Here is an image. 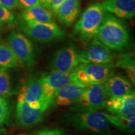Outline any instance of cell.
I'll use <instances>...</instances> for the list:
<instances>
[{"label":"cell","instance_id":"7c38bea8","mask_svg":"<svg viewBox=\"0 0 135 135\" xmlns=\"http://www.w3.org/2000/svg\"><path fill=\"white\" fill-rule=\"evenodd\" d=\"M43 109H33L23 100H18L16 105V117L20 126L25 129H29L37 125L43 120Z\"/></svg>","mask_w":135,"mask_h":135},{"label":"cell","instance_id":"4fadbf2b","mask_svg":"<svg viewBox=\"0 0 135 135\" xmlns=\"http://www.w3.org/2000/svg\"><path fill=\"white\" fill-rule=\"evenodd\" d=\"M86 87L78 81H73L56 91L53 103L58 106L71 105L80 98Z\"/></svg>","mask_w":135,"mask_h":135},{"label":"cell","instance_id":"2e32d148","mask_svg":"<svg viewBox=\"0 0 135 135\" xmlns=\"http://www.w3.org/2000/svg\"><path fill=\"white\" fill-rule=\"evenodd\" d=\"M103 85L109 98L124 95L132 91L133 87L128 77L114 73L110 76Z\"/></svg>","mask_w":135,"mask_h":135},{"label":"cell","instance_id":"9a60e30c","mask_svg":"<svg viewBox=\"0 0 135 135\" xmlns=\"http://www.w3.org/2000/svg\"><path fill=\"white\" fill-rule=\"evenodd\" d=\"M101 5L104 11L119 19H131L135 15V0H104Z\"/></svg>","mask_w":135,"mask_h":135},{"label":"cell","instance_id":"8fae6325","mask_svg":"<svg viewBox=\"0 0 135 135\" xmlns=\"http://www.w3.org/2000/svg\"><path fill=\"white\" fill-rule=\"evenodd\" d=\"M40 78L45 98L50 105L53 104L55 93L58 89L73 81H77L73 71L68 73L52 71L49 73H43Z\"/></svg>","mask_w":135,"mask_h":135},{"label":"cell","instance_id":"603a6c76","mask_svg":"<svg viewBox=\"0 0 135 135\" xmlns=\"http://www.w3.org/2000/svg\"><path fill=\"white\" fill-rule=\"evenodd\" d=\"M11 108L6 98L0 97V126L7 124L9 121Z\"/></svg>","mask_w":135,"mask_h":135},{"label":"cell","instance_id":"44dd1931","mask_svg":"<svg viewBox=\"0 0 135 135\" xmlns=\"http://www.w3.org/2000/svg\"><path fill=\"white\" fill-rule=\"evenodd\" d=\"M18 65L19 61L8 43L0 44V67L13 68Z\"/></svg>","mask_w":135,"mask_h":135},{"label":"cell","instance_id":"484cf974","mask_svg":"<svg viewBox=\"0 0 135 135\" xmlns=\"http://www.w3.org/2000/svg\"><path fill=\"white\" fill-rule=\"evenodd\" d=\"M18 7L26 9L32 6H40L39 0H18Z\"/></svg>","mask_w":135,"mask_h":135},{"label":"cell","instance_id":"7402d4cb","mask_svg":"<svg viewBox=\"0 0 135 135\" xmlns=\"http://www.w3.org/2000/svg\"><path fill=\"white\" fill-rule=\"evenodd\" d=\"M15 94L16 91L11 86L7 69L1 68L0 70V97L6 98Z\"/></svg>","mask_w":135,"mask_h":135},{"label":"cell","instance_id":"f546056e","mask_svg":"<svg viewBox=\"0 0 135 135\" xmlns=\"http://www.w3.org/2000/svg\"><path fill=\"white\" fill-rule=\"evenodd\" d=\"M8 133L7 129L4 128H0V135H6Z\"/></svg>","mask_w":135,"mask_h":135},{"label":"cell","instance_id":"277c9868","mask_svg":"<svg viewBox=\"0 0 135 135\" xmlns=\"http://www.w3.org/2000/svg\"><path fill=\"white\" fill-rule=\"evenodd\" d=\"M73 71L76 80L88 87L103 84L114 73V66L113 63H83L78 65Z\"/></svg>","mask_w":135,"mask_h":135},{"label":"cell","instance_id":"ba28073f","mask_svg":"<svg viewBox=\"0 0 135 135\" xmlns=\"http://www.w3.org/2000/svg\"><path fill=\"white\" fill-rule=\"evenodd\" d=\"M8 42L19 63L28 68L33 66L36 60V53L29 39L23 34L13 31L8 35Z\"/></svg>","mask_w":135,"mask_h":135},{"label":"cell","instance_id":"f1b7e54d","mask_svg":"<svg viewBox=\"0 0 135 135\" xmlns=\"http://www.w3.org/2000/svg\"><path fill=\"white\" fill-rule=\"evenodd\" d=\"M40 6L42 7L46 8L51 11V0H39Z\"/></svg>","mask_w":135,"mask_h":135},{"label":"cell","instance_id":"d6a6232c","mask_svg":"<svg viewBox=\"0 0 135 135\" xmlns=\"http://www.w3.org/2000/svg\"><path fill=\"white\" fill-rule=\"evenodd\" d=\"M1 67H0V70H1Z\"/></svg>","mask_w":135,"mask_h":135},{"label":"cell","instance_id":"30bf717a","mask_svg":"<svg viewBox=\"0 0 135 135\" xmlns=\"http://www.w3.org/2000/svg\"><path fill=\"white\" fill-rule=\"evenodd\" d=\"M17 100H23L33 109L46 110L50 106L47 102L40 78L30 79L21 87Z\"/></svg>","mask_w":135,"mask_h":135},{"label":"cell","instance_id":"e0dca14e","mask_svg":"<svg viewBox=\"0 0 135 135\" xmlns=\"http://www.w3.org/2000/svg\"><path fill=\"white\" fill-rule=\"evenodd\" d=\"M80 0H66L56 13L58 21L66 27H70L76 21L80 14Z\"/></svg>","mask_w":135,"mask_h":135},{"label":"cell","instance_id":"83f0119b","mask_svg":"<svg viewBox=\"0 0 135 135\" xmlns=\"http://www.w3.org/2000/svg\"><path fill=\"white\" fill-rule=\"evenodd\" d=\"M66 0H51V11L56 13L58 11V8Z\"/></svg>","mask_w":135,"mask_h":135},{"label":"cell","instance_id":"4dcf8cb0","mask_svg":"<svg viewBox=\"0 0 135 135\" xmlns=\"http://www.w3.org/2000/svg\"><path fill=\"white\" fill-rule=\"evenodd\" d=\"M16 135H29L27 134H16Z\"/></svg>","mask_w":135,"mask_h":135},{"label":"cell","instance_id":"7a4b0ae2","mask_svg":"<svg viewBox=\"0 0 135 135\" xmlns=\"http://www.w3.org/2000/svg\"><path fill=\"white\" fill-rule=\"evenodd\" d=\"M96 38L111 50L118 51L127 49L130 42L127 25L111 13L104 15Z\"/></svg>","mask_w":135,"mask_h":135},{"label":"cell","instance_id":"52a82bcc","mask_svg":"<svg viewBox=\"0 0 135 135\" xmlns=\"http://www.w3.org/2000/svg\"><path fill=\"white\" fill-rule=\"evenodd\" d=\"M79 61L86 64H109L116 60L115 54L97 38L79 51Z\"/></svg>","mask_w":135,"mask_h":135},{"label":"cell","instance_id":"5bb4252c","mask_svg":"<svg viewBox=\"0 0 135 135\" xmlns=\"http://www.w3.org/2000/svg\"><path fill=\"white\" fill-rule=\"evenodd\" d=\"M105 108L113 115H126L134 112L135 93L134 90L121 97L110 98L106 102Z\"/></svg>","mask_w":135,"mask_h":135},{"label":"cell","instance_id":"cb8c5ba5","mask_svg":"<svg viewBox=\"0 0 135 135\" xmlns=\"http://www.w3.org/2000/svg\"><path fill=\"white\" fill-rule=\"evenodd\" d=\"M14 19V15L9 9L0 6V26L13 23Z\"/></svg>","mask_w":135,"mask_h":135},{"label":"cell","instance_id":"4316f807","mask_svg":"<svg viewBox=\"0 0 135 135\" xmlns=\"http://www.w3.org/2000/svg\"><path fill=\"white\" fill-rule=\"evenodd\" d=\"M0 6L9 10L13 9L18 7V0H0Z\"/></svg>","mask_w":135,"mask_h":135},{"label":"cell","instance_id":"5b68a950","mask_svg":"<svg viewBox=\"0 0 135 135\" xmlns=\"http://www.w3.org/2000/svg\"><path fill=\"white\" fill-rule=\"evenodd\" d=\"M21 30L35 41L48 43L65 38L66 33L55 22L23 21Z\"/></svg>","mask_w":135,"mask_h":135},{"label":"cell","instance_id":"d6986e66","mask_svg":"<svg viewBox=\"0 0 135 135\" xmlns=\"http://www.w3.org/2000/svg\"><path fill=\"white\" fill-rule=\"evenodd\" d=\"M110 124L125 134H131L135 131V112L126 115H113L106 113Z\"/></svg>","mask_w":135,"mask_h":135},{"label":"cell","instance_id":"6da1fadb","mask_svg":"<svg viewBox=\"0 0 135 135\" xmlns=\"http://www.w3.org/2000/svg\"><path fill=\"white\" fill-rule=\"evenodd\" d=\"M61 122L66 126L89 135H111V124L105 113L70 111L62 115Z\"/></svg>","mask_w":135,"mask_h":135},{"label":"cell","instance_id":"1f68e13d","mask_svg":"<svg viewBox=\"0 0 135 135\" xmlns=\"http://www.w3.org/2000/svg\"><path fill=\"white\" fill-rule=\"evenodd\" d=\"M1 33H0V40H1Z\"/></svg>","mask_w":135,"mask_h":135},{"label":"cell","instance_id":"9c48e42d","mask_svg":"<svg viewBox=\"0 0 135 135\" xmlns=\"http://www.w3.org/2000/svg\"><path fill=\"white\" fill-rule=\"evenodd\" d=\"M79 51L71 42L58 49L54 54L51 61L52 71L71 72L79 65Z\"/></svg>","mask_w":135,"mask_h":135},{"label":"cell","instance_id":"d4e9b609","mask_svg":"<svg viewBox=\"0 0 135 135\" xmlns=\"http://www.w3.org/2000/svg\"><path fill=\"white\" fill-rule=\"evenodd\" d=\"M35 135H71L64 129L60 128L45 129L38 131Z\"/></svg>","mask_w":135,"mask_h":135},{"label":"cell","instance_id":"8992f818","mask_svg":"<svg viewBox=\"0 0 135 135\" xmlns=\"http://www.w3.org/2000/svg\"><path fill=\"white\" fill-rule=\"evenodd\" d=\"M109 99L103 84L86 88L76 102L70 106L71 111H97L105 108Z\"/></svg>","mask_w":135,"mask_h":135},{"label":"cell","instance_id":"ac0fdd59","mask_svg":"<svg viewBox=\"0 0 135 135\" xmlns=\"http://www.w3.org/2000/svg\"><path fill=\"white\" fill-rule=\"evenodd\" d=\"M23 21L50 23L54 22L53 13L41 6H35L25 9L20 15Z\"/></svg>","mask_w":135,"mask_h":135},{"label":"cell","instance_id":"3957f363","mask_svg":"<svg viewBox=\"0 0 135 135\" xmlns=\"http://www.w3.org/2000/svg\"><path fill=\"white\" fill-rule=\"evenodd\" d=\"M104 11L100 3L97 2L89 5L75 23L72 36L83 45L86 46L97 36L105 15Z\"/></svg>","mask_w":135,"mask_h":135},{"label":"cell","instance_id":"ffe728a7","mask_svg":"<svg viewBox=\"0 0 135 135\" xmlns=\"http://www.w3.org/2000/svg\"><path fill=\"white\" fill-rule=\"evenodd\" d=\"M115 66L126 71L128 78L134 87L135 83V61L134 55L132 53H124L116 58Z\"/></svg>","mask_w":135,"mask_h":135}]
</instances>
